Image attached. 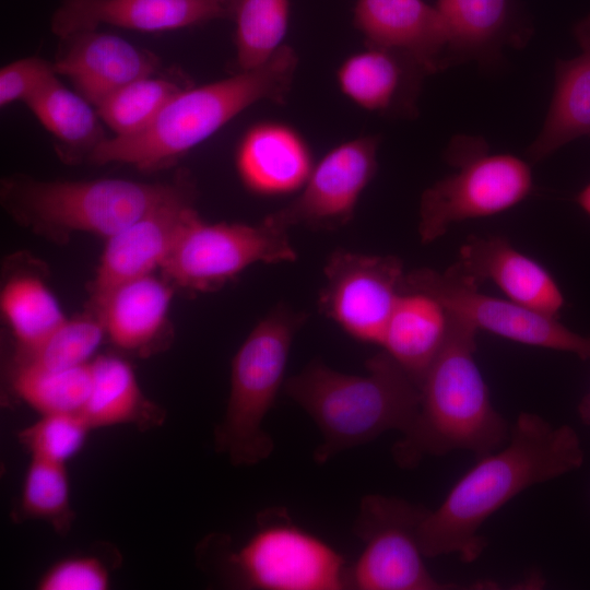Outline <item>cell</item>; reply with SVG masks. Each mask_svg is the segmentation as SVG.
Masks as SVG:
<instances>
[{"instance_id":"3957f363","label":"cell","mask_w":590,"mask_h":590,"mask_svg":"<svg viewBox=\"0 0 590 590\" xmlns=\"http://www.w3.org/2000/svg\"><path fill=\"white\" fill-rule=\"evenodd\" d=\"M297 61L294 49L283 45L259 68L184 87L145 129L106 138L87 160L98 165L129 164L144 172L170 165L253 104L284 102Z\"/></svg>"},{"instance_id":"7402d4cb","label":"cell","mask_w":590,"mask_h":590,"mask_svg":"<svg viewBox=\"0 0 590 590\" xmlns=\"http://www.w3.org/2000/svg\"><path fill=\"white\" fill-rule=\"evenodd\" d=\"M173 285L152 274L127 281L92 300L106 335L118 349L146 353L165 328Z\"/></svg>"},{"instance_id":"9c48e42d","label":"cell","mask_w":590,"mask_h":590,"mask_svg":"<svg viewBox=\"0 0 590 590\" xmlns=\"http://www.w3.org/2000/svg\"><path fill=\"white\" fill-rule=\"evenodd\" d=\"M430 509L406 499L369 494L362 498L353 532L364 543L349 568L350 589L444 590L424 563L420 527Z\"/></svg>"},{"instance_id":"4fadbf2b","label":"cell","mask_w":590,"mask_h":590,"mask_svg":"<svg viewBox=\"0 0 590 590\" xmlns=\"http://www.w3.org/2000/svg\"><path fill=\"white\" fill-rule=\"evenodd\" d=\"M378 145L377 137L367 135L334 146L314 165L298 194L264 220L285 232L297 225L335 229L347 224L376 174Z\"/></svg>"},{"instance_id":"44dd1931","label":"cell","mask_w":590,"mask_h":590,"mask_svg":"<svg viewBox=\"0 0 590 590\" xmlns=\"http://www.w3.org/2000/svg\"><path fill=\"white\" fill-rule=\"evenodd\" d=\"M451 324L441 302L404 275L380 346L418 386L447 342Z\"/></svg>"},{"instance_id":"8d00e7d4","label":"cell","mask_w":590,"mask_h":590,"mask_svg":"<svg viewBox=\"0 0 590 590\" xmlns=\"http://www.w3.org/2000/svg\"><path fill=\"white\" fill-rule=\"evenodd\" d=\"M581 421L590 425V392L583 397L578 406Z\"/></svg>"},{"instance_id":"603a6c76","label":"cell","mask_w":590,"mask_h":590,"mask_svg":"<svg viewBox=\"0 0 590 590\" xmlns=\"http://www.w3.org/2000/svg\"><path fill=\"white\" fill-rule=\"evenodd\" d=\"M581 52L557 60L555 88L542 130L528 149L540 162L582 135L590 137V14L574 30Z\"/></svg>"},{"instance_id":"83f0119b","label":"cell","mask_w":590,"mask_h":590,"mask_svg":"<svg viewBox=\"0 0 590 590\" xmlns=\"http://www.w3.org/2000/svg\"><path fill=\"white\" fill-rule=\"evenodd\" d=\"M235 20L236 59L240 71L267 63L283 46L288 0H232Z\"/></svg>"},{"instance_id":"277c9868","label":"cell","mask_w":590,"mask_h":590,"mask_svg":"<svg viewBox=\"0 0 590 590\" xmlns=\"http://www.w3.org/2000/svg\"><path fill=\"white\" fill-rule=\"evenodd\" d=\"M365 375H350L311 361L284 382L285 393L318 426L322 440L314 460L323 464L388 430L405 432L420 405V389L384 350L366 362Z\"/></svg>"},{"instance_id":"ac0fdd59","label":"cell","mask_w":590,"mask_h":590,"mask_svg":"<svg viewBox=\"0 0 590 590\" xmlns=\"http://www.w3.org/2000/svg\"><path fill=\"white\" fill-rule=\"evenodd\" d=\"M66 49L54 62L79 94L95 107L121 86L153 75L157 59L120 36L83 31L66 38Z\"/></svg>"},{"instance_id":"30bf717a","label":"cell","mask_w":590,"mask_h":590,"mask_svg":"<svg viewBox=\"0 0 590 590\" xmlns=\"http://www.w3.org/2000/svg\"><path fill=\"white\" fill-rule=\"evenodd\" d=\"M288 232L260 224L206 223L197 211L182 227L161 267L166 281L193 292L224 285L256 262L295 261Z\"/></svg>"},{"instance_id":"ba28073f","label":"cell","mask_w":590,"mask_h":590,"mask_svg":"<svg viewBox=\"0 0 590 590\" xmlns=\"http://www.w3.org/2000/svg\"><path fill=\"white\" fill-rule=\"evenodd\" d=\"M256 532L227 556L234 581L259 590L350 589L343 556L298 527L282 507L264 509Z\"/></svg>"},{"instance_id":"d4e9b609","label":"cell","mask_w":590,"mask_h":590,"mask_svg":"<svg viewBox=\"0 0 590 590\" xmlns=\"http://www.w3.org/2000/svg\"><path fill=\"white\" fill-rule=\"evenodd\" d=\"M91 366L92 389L81 414L92 429L118 424L148 429L163 423L164 412L144 397L129 363L102 355Z\"/></svg>"},{"instance_id":"4dcf8cb0","label":"cell","mask_w":590,"mask_h":590,"mask_svg":"<svg viewBox=\"0 0 590 590\" xmlns=\"http://www.w3.org/2000/svg\"><path fill=\"white\" fill-rule=\"evenodd\" d=\"M106 335L104 326L94 312L60 324L42 343L19 351L14 365L43 369H67L88 364Z\"/></svg>"},{"instance_id":"52a82bcc","label":"cell","mask_w":590,"mask_h":590,"mask_svg":"<svg viewBox=\"0 0 590 590\" xmlns=\"http://www.w3.org/2000/svg\"><path fill=\"white\" fill-rule=\"evenodd\" d=\"M446 156L457 170L421 197L418 235L423 244L437 240L456 223L503 213L534 189L526 161L508 153H489L482 138H453Z\"/></svg>"},{"instance_id":"4316f807","label":"cell","mask_w":590,"mask_h":590,"mask_svg":"<svg viewBox=\"0 0 590 590\" xmlns=\"http://www.w3.org/2000/svg\"><path fill=\"white\" fill-rule=\"evenodd\" d=\"M0 307L19 343L17 352L35 347L67 320L50 290L31 275L14 276L5 283Z\"/></svg>"},{"instance_id":"484cf974","label":"cell","mask_w":590,"mask_h":590,"mask_svg":"<svg viewBox=\"0 0 590 590\" xmlns=\"http://www.w3.org/2000/svg\"><path fill=\"white\" fill-rule=\"evenodd\" d=\"M25 103L60 143L64 158L74 160L81 155L88 158L93 150L107 138L97 110L81 94L67 88L57 76Z\"/></svg>"},{"instance_id":"8fae6325","label":"cell","mask_w":590,"mask_h":590,"mask_svg":"<svg viewBox=\"0 0 590 590\" xmlns=\"http://www.w3.org/2000/svg\"><path fill=\"white\" fill-rule=\"evenodd\" d=\"M405 276L430 292L452 317L477 332H489L517 343L567 352L590 361V335L575 332L556 317L481 292L477 284L464 279L452 266L444 272L415 269Z\"/></svg>"},{"instance_id":"f546056e","label":"cell","mask_w":590,"mask_h":590,"mask_svg":"<svg viewBox=\"0 0 590 590\" xmlns=\"http://www.w3.org/2000/svg\"><path fill=\"white\" fill-rule=\"evenodd\" d=\"M182 88L167 79L144 76L111 93L96 106V110L117 137L135 134L150 126Z\"/></svg>"},{"instance_id":"d6986e66","label":"cell","mask_w":590,"mask_h":590,"mask_svg":"<svg viewBox=\"0 0 590 590\" xmlns=\"http://www.w3.org/2000/svg\"><path fill=\"white\" fill-rule=\"evenodd\" d=\"M426 74L420 63L403 54L367 46L341 63L337 82L340 91L361 108L411 116Z\"/></svg>"},{"instance_id":"d6a6232c","label":"cell","mask_w":590,"mask_h":590,"mask_svg":"<svg viewBox=\"0 0 590 590\" xmlns=\"http://www.w3.org/2000/svg\"><path fill=\"white\" fill-rule=\"evenodd\" d=\"M90 430L81 413H55L40 415L21 429L17 438L31 458L66 464L82 449Z\"/></svg>"},{"instance_id":"836d02e7","label":"cell","mask_w":590,"mask_h":590,"mask_svg":"<svg viewBox=\"0 0 590 590\" xmlns=\"http://www.w3.org/2000/svg\"><path fill=\"white\" fill-rule=\"evenodd\" d=\"M107 566L96 556H74L57 562L40 577L39 590H106Z\"/></svg>"},{"instance_id":"d590c367","label":"cell","mask_w":590,"mask_h":590,"mask_svg":"<svg viewBox=\"0 0 590 590\" xmlns=\"http://www.w3.org/2000/svg\"><path fill=\"white\" fill-rule=\"evenodd\" d=\"M576 203L590 216V182L587 184L577 194Z\"/></svg>"},{"instance_id":"1f68e13d","label":"cell","mask_w":590,"mask_h":590,"mask_svg":"<svg viewBox=\"0 0 590 590\" xmlns=\"http://www.w3.org/2000/svg\"><path fill=\"white\" fill-rule=\"evenodd\" d=\"M19 507L23 518L45 520L66 534L74 520L66 464L31 458Z\"/></svg>"},{"instance_id":"f1b7e54d","label":"cell","mask_w":590,"mask_h":590,"mask_svg":"<svg viewBox=\"0 0 590 590\" xmlns=\"http://www.w3.org/2000/svg\"><path fill=\"white\" fill-rule=\"evenodd\" d=\"M92 366L67 369H43L14 365V392L40 415L81 413L92 389Z\"/></svg>"},{"instance_id":"9a60e30c","label":"cell","mask_w":590,"mask_h":590,"mask_svg":"<svg viewBox=\"0 0 590 590\" xmlns=\"http://www.w3.org/2000/svg\"><path fill=\"white\" fill-rule=\"evenodd\" d=\"M452 267L477 284L494 283L506 298L559 318L566 302L553 274L503 236H470L461 245Z\"/></svg>"},{"instance_id":"cb8c5ba5","label":"cell","mask_w":590,"mask_h":590,"mask_svg":"<svg viewBox=\"0 0 590 590\" xmlns=\"http://www.w3.org/2000/svg\"><path fill=\"white\" fill-rule=\"evenodd\" d=\"M449 33V62H489L503 46L522 42L512 0H436Z\"/></svg>"},{"instance_id":"7c38bea8","label":"cell","mask_w":590,"mask_h":590,"mask_svg":"<svg viewBox=\"0 0 590 590\" xmlns=\"http://www.w3.org/2000/svg\"><path fill=\"white\" fill-rule=\"evenodd\" d=\"M404 275L394 256L335 250L324 266L319 309L352 338L380 345Z\"/></svg>"},{"instance_id":"e575fe53","label":"cell","mask_w":590,"mask_h":590,"mask_svg":"<svg viewBox=\"0 0 590 590\" xmlns=\"http://www.w3.org/2000/svg\"><path fill=\"white\" fill-rule=\"evenodd\" d=\"M57 75L54 63L27 57L5 64L0 71V105L26 102Z\"/></svg>"},{"instance_id":"5bb4252c","label":"cell","mask_w":590,"mask_h":590,"mask_svg":"<svg viewBox=\"0 0 590 590\" xmlns=\"http://www.w3.org/2000/svg\"><path fill=\"white\" fill-rule=\"evenodd\" d=\"M194 212L193 190L185 181L175 194L108 237L92 282V300L161 269Z\"/></svg>"},{"instance_id":"ffe728a7","label":"cell","mask_w":590,"mask_h":590,"mask_svg":"<svg viewBox=\"0 0 590 590\" xmlns=\"http://www.w3.org/2000/svg\"><path fill=\"white\" fill-rule=\"evenodd\" d=\"M310 149L292 127L260 122L244 134L236 152V168L243 184L261 196L299 191L312 167Z\"/></svg>"},{"instance_id":"8992f818","label":"cell","mask_w":590,"mask_h":590,"mask_svg":"<svg viewBox=\"0 0 590 590\" xmlns=\"http://www.w3.org/2000/svg\"><path fill=\"white\" fill-rule=\"evenodd\" d=\"M305 321V312L279 305L233 357L226 410L214 429L215 450L232 464L255 465L272 453L274 442L263 421L284 384L291 346Z\"/></svg>"},{"instance_id":"5b68a950","label":"cell","mask_w":590,"mask_h":590,"mask_svg":"<svg viewBox=\"0 0 590 590\" xmlns=\"http://www.w3.org/2000/svg\"><path fill=\"white\" fill-rule=\"evenodd\" d=\"M184 184L12 176L2 180L1 202L21 225L55 240H66L78 232L108 238L175 194Z\"/></svg>"},{"instance_id":"7a4b0ae2","label":"cell","mask_w":590,"mask_h":590,"mask_svg":"<svg viewBox=\"0 0 590 590\" xmlns=\"http://www.w3.org/2000/svg\"><path fill=\"white\" fill-rule=\"evenodd\" d=\"M476 334L452 317L448 340L418 385L417 413L391 448L400 468L413 469L426 457L455 450L470 451L477 459L509 439L511 428L494 408L475 361Z\"/></svg>"},{"instance_id":"2e32d148","label":"cell","mask_w":590,"mask_h":590,"mask_svg":"<svg viewBox=\"0 0 590 590\" xmlns=\"http://www.w3.org/2000/svg\"><path fill=\"white\" fill-rule=\"evenodd\" d=\"M232 0H62L50 21L61 39L113 25L139 32H165L221 17Z\"/></svg>"},{"instance_id":"e0dca14e","label":"cell","mask_w":590,"mask_h":590,"mask_svg":"<svg viewBox=\"0 0 590 590\" xmlns=\"http://www.w3.org/2000/svg\"><path fill=\"white\" fill-rule=\"evenodd\" d=\"M354 22L367 46L403 54L428 73L450 66L446 22L424 0H357Z\"/></svg>"},{"instance_id":"6da1fadb","label":"cell","mask_w":590,"mask_h":590,"mask_svg":"<svg viewBox=\"0 0 590 590\" xmlns=\"http://www.w3.org/2000/svg\"><path fill=\"white\" fill-rule=\"evenodd\" d=\"M420 527L425 557L458 554L465 563L486 546L483 523L527 488L580 469L585 452L577 432L555 426L531 412H521L507 442L476 459Z\"/></svg>"}]
</instances>
